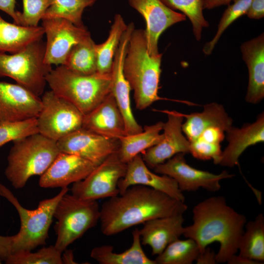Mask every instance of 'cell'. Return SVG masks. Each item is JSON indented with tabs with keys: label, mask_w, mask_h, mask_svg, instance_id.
Returning a JSON list of instances; mask_svg holds the SVG:
<instances>
[{
	"label": "cell",
	"mask_w": 264,
	"mask_h": 264,
	"mask_svg": "<svg viewBox=\"0 0 264 264\" xmlns=\"http://www.w3.org/2000/svg\"><path fill=\"white\" fill-rule=\"evenodd\" d=\"M187 208L184 202L162 192L143 185H132L102 204L100 230L104 235L112 236L151 220L183 214Z\"/></svg>",
	"instance_id": "obj_1"
},
{
	"label": "cell",
	"mask_w": 264,
	"mask_h": 264,
	"mask_svg": "<svg viewBox=\"0 0 264 264\" xmlns=\"http://www.w3.org/2000/svg\"><path fill=\"white\" fill-rule=\"evenodd\" d=\"M247 222L246 217L229 206L223 196H213L193 209V223L184 227L183 236L194 240L200 251L214 242L220 243L217 263H227L236 254Z\"/></svg>",
	"instance_id": "obj_2"
},
{
	"label": "cell",
	"mask_w": 264,
	"mask_h": 264,
	"mask_svg": "<svg viewBox=\"0 0 264 264\" xmlns=\"http://www.w3.org/2000/svg\"><path fill=\"white\" fill-rule=\"evenodd\" d=\"M162 54L149 53L145 31L134 29L123 64V73L133 90L136 108L143 110L161 99L158 95Z\"/></svg>",
	"instance_id": "obj_3"
},
{
	"label": "cell",
	"mask_w": 264,
	"mask_h": 264,
	"mask_svg": "<svg viewBox=\"0 0 264 264\" xmlns=\"http://www.w3.org/2000/svg\"><path fill=\"white\" fill-rule=\"evenodd\" d=\"M13 142L4 174L17 189L22 188L31 177L43 174L61 152L56 141L39 133Z\"/></svg>",
	"instance_id": "obj_4"
},
{
	"label": "cell",
	"mask_w": 264,
	"mask_h": 264,
	"mask_svg": "<svg viewBox=\"0 0 264 264\" xmlns=\"http://www.w3.org/2000/svg\"><path fill=\"white\" fill-rule=\"evenodd\" d=\"M46 81L51 90L72 104L85 115L111 92L112 79L111 73L83 75L60 65L52 68Z\"/></svg>",
	"instance_id": "obj_5"
},
{
	"label": "cell",
	"mask_w": 264,
	"mask_h": 264,
	"mask_svg": "<svg viewBox=\"0 0 264 264\" xmlns=\"http://www.w3.org/2000/svg\"><path fill=\"white\" fill-rule=\"evenodd\" d=\"M68 190L67 187L62 188L55 196L41 200L36 209L30 210L23 207L12 192L0 183V196L15 207L21 221L19 231L13 235L12 253L32 251L39 245L46 244L56 205Z\"/></svg>",
	"instance_id": "obj_6"
},
{
	"label": "cell",
	"mask_w": 264,
	"mask_h": 264,
	"mask_svg": "<svg viewBox=\"0 0 264 264\" xmlns=\"http://www.w3.org/2000/svg\"><path fill=\"white\" fill-rule=\"evenodd\" d=\"M45 48V42L40 39L13 54L0 52V77L10 78L40 97L52 68L44 62Z\"/></svg>",
	"instance_id": "obj_7"
},
{
	"label": "cell",
	"mask_w": 264,
	"mask_h": 264,
	"mask_svg": "<svg viewBox=\"0 0 264 264\" xmlns=\"http://www.w3.org/2000/svg\"><path fill=\"white\" fill-rule=\"evenodd\" d=\"M100 208L97 200H84L66 193L58 201L54 218L57 220L55 247L63 253L99 221Z\"/></svg>",
	"instance_id": "obj_8"
},
{
	"label": "cell",
	"mask_w": 264,
	"mask_h": 264,
	"mask_svg": "<svg viewBox=\"0 0 264 264\" xmlns=\"http://www.w3.org/2000/svg\"><path fill=\"white\" fill-rule=\"evenodd\" d=\"M37 117L39 133L57 141L81 128L84 115L72 104L55 94L44 92Z\"/></svg>",
	"instance_id": "obj_9"
},
{
	"label": "cell",
	"mask_w": 264,
	"mask_h": 264,
	"mask_svg": "<svg viewBox=\"0 0 264 264\" xmlns=\"http://www.w3.org/2000/svg\"><path fill=\"white\" fill-rule=\"evenodd\" d=\"M127 163L117 152L108 156L84 179L72 184L71 194L84 200H97L119 194L118 183L126 172Z\"/></svg>",
	"instance_id": "obj_10"
},
{
	"label": "cell",
	"mask_w": 264,
	"mask_h": 264,
	"mask_svg": "<svg viewBox=\"0 0 264 264\" xmlns=\"http://www.w3.org/2000/svg\"><path fill=\"white\" fill-rule=\"evenodd\" d=\"M185 154H176L154 167V172L173 178L182 192H193L202 188L210 192H216L221 188V180L234 176V175L226 171L215 174L195 168L187 163Z\"/></svg>",
	"instance_id": "obj_11"
},
{
	"label": "cell",
	"mask_w": 264,
	"mask_h": 264,
	"mask_svg": "<svg viewBox=\"0 0 264 264\" xmlns=\"http://www.w3.org/2000/svg\"><path fill=\"white\" fill-rule=\"evenodd\" d=\"M42 21L46 37L44 61L48 65H64L71 48L90 35L86 26H77L64 19Z\"/></svg>",
	"instance_id": "obj_12"
},
{
	"label": "cell",
	"mask_w": 264,
	"mask_h": 264,
	"mask_svg": "<svg viewBox=\"0 0 264 264\" xmlns=\"http://www.w3.org/2000/svg\"><path fill=\"white\" fill-rule=\"evenodd\" d=\"M134 29L133 23H130L121 37L115 52L111 71L112 79L111 92L123 115L126 135L135 134L143 130L133 114L130 101L131 88L123 73L124 61L129 42Z\"/></svg>",
	"instance_id": "obj_13"
},
{
	"label": "cell",
	"mask_w": 264,
	"mask_h": 264,
	"mask_svg": "<svg viewBox=\"0 0 264 264\" xmlns=\"http://www.w3.org/2000/svg\"><path fill=\"white\" fill-rule=\"evenodd\" d=\"M61 152L76 154L96 165L117 152L119 139H110L81 128L57 141Z\"/></svg>",
	"instance_id": "obj_14"
},
{
	"label": "cell",
	"mask_w": 264,
	"mask_h": 264,
	"mask_svg": "<svg viewBox=\"0 0 264 264\" xmlns=\"http://www.w3.org/2000/svg\"><path fill=\"white\" fill-rule=\"evenodd\" d=\"M129 3L145 20L148 50L152 56L159 54L158 41L161 34L169 27L186 19L183 14L169 8L161 0H129Z\"/></svg>",
	"instance_id": "obj_15"
},
{
	"label": "cell",
	"mask_w": 264,
	"mask_h": 264,
	"mask_svg": "<svg viewBox=\"0 0 264 264\" xmlns=\"http://www.w3.org/2000/svg\"><path fill=\"white\" fill-rule=\"evenodd\" d=\"M167 114L168 120L163 124L162 138L156 145L142 153V158L147 166L154 169L176 154L190 152V142L183 135L181 112L175 110H158Z\"/></svg>",
	"instance_id": "obj_16"
},
{
	"label": "cell",
	"mask_w": 264,
	"mask_h": 264,
	"mask_svg": "<svg viewBox=\"0 0 264 264\" xmlns=\"http://www.w3.org/2000/svg\"><path fill=\"white\" fill-rule=\"evenodd\" d=\"M41 98L16 83L0 81V124L37 118Z\"/></svg>",
	"instance_id": "obj_17"
},
{
	"label": "cell",
	"mask_w": 264,
	"mask_h": 264,
	"mask_svg": "<svg viewBox=\"0 0 264 264\" xmlns=\"http://www.w3.org/2000/svg\"><path fill=\"white\" fill-rule=\"evenodd\" d=\"M97 166L76 154L60 152L40 176L39 185L44 188L66 187L85 178Z\"/></svg>",
	"instance_id": "obj_18"
},
{
	"label": "cell",
	"mask_w": 264,
	"mask_h": 264,
	"mask_svg": "<svg viewBox=\"0 0 264 264\" xmlns=\"http://www.w3.org/2000/svg\"><path fill=\"white\" fill-rule=\"evenodd\" d=\"M135 185L147 186L162 192L173 198L184 202L185 197L176 181L165 175H158L151 171L143 160L141 154L136 155L128 163L125 176L119 180V194Z\"/></svg>",
	"instance_id": "obj_19"
},
{
	"label": "cell",
	"mask_w": 264,
	"mask_h": 264,
	"mask_svg": "<svg viewBox=\"0 0 264 264\" xmlns=\"http://www.w3.org/2000/svg\"><path fill=\"white\" fill-rule=\"evenodd\" d=\"M82 128L110 139H119L126 135L123 115L111 92L84 115Z\"/></svg>",
	"instance_id": "obj_20"
},
{
	"label": "cell",
	"mask_w": 264,
	"mask_h": 264,
	"mask_svg": "<svg viewBox=\"0 0 264 264\" xmlns=\"http://www.w3.org/2000/svg\"><path fill=\"white\" fill-rule=\"evenodd\" d=\"M179 214L145 222L139 232L141 244L149 245L153 255H158L173 242L183 235L184 219Z\"/></svg>",
	"instance_id": "obj_21"
},
{
	"label": "cell",
	"mask_w": 264,
	"mask_h": 264,
	"mask_svg": "<svg viewBox=\"0 0 264 264\" xmlns=\"http://www.w3.org/2000/svg\"><path fill=\"white\" fill-rule=\"evenodd\" d=\"M225 132L228 144L222 151L218 164L233 167L238 165L239 157L248 147L264 141V113H260L253 123L241 128L232 126Z\"/></svg>",
	"instance_id": "obj_22"
},
{
	"label": "cell",
	"mask_w": 264,
	"mask_h": 264,
	"mask_svg": "<svg viewBox=\"0 0 264 264\" xmlns=\"http://www.w3.org/2000/svg\"><path fill=\"white\" fill-rule=\"evenodd\" d=\"M241 50L249 74L245 100L257 104L264 97V34L244 42Z\"/></svg>",
	"instance_id": "obj_23"
},
{
	"label": "cell",
	"mask_w": 264,
	"mask_h": 264,
	"mask_svg": "<svg viewBox=\"0 0 264 264\" xmlns=\"http://www.w3.org/2000/svg\"><path fill=\"white\" fill-rule=\"evenodd\" d=\"M203 108L201 112L189 114L181 113L186 118L185 122L182 124V131L190 142L196 140L207 129L216 127L226 132L232 126L233 120L221 105L211 103L204 105Z\"/></svg>",
	"instance_id": "obj_24"
},
{
	"label": "cell",
	"mask_w": 264,
	"mask_h": 264,
	"mask_svg": "<svg viewBox=\"0 0 264 264\" xmlns=\"http://www.w3.org/2000/svg\"><path fill=\"white\" fill-rule=\"evenodd\" d=\"M132 235V245L125 251L115 253L112 245H103L94 247L90 257L100 264H156L142 249L139 229L135 228Z\"/></svg>",
	"instance_id": "obj_25"
},
{
	"label": "cell",
	"mask_w": 264,
	"mask_h": 264,
	"mask_svg": "<svg viewBox=\"0 0 264 264\" xmlns=\"http://www.w3.org/2000/svg\"><path fill=\"white\" fill-rule=\"evenodd\" d=\"M44 35L42 26L28 27L10 23L0 15V52L16 53L30 44L42 39Z\"/></svg>",
	"instance_id": "obj_26"
},
{
	"label": "cell",
	"mask_w": 264,
	"mask_h": 264,
	"mask_svg": "<svg viewBox=\"0 0 264 264\" xmlns=\"http://www.w3.org/2000/svg\"><path fill=\"white\" fill-rule=\"evenodd\" d=\"M163 124L159 121L153 125L145 126L142 132L126 135L119 139L117 154L120 160L128 163L136 155L157 144L162 138L160 132Z\"/></svg>",
	"instance_id": "obj_27"
},
{
	"label": "cell",
	"mask_w": 264,
	"mask_h": 264,
	"mask_svg": "<svg viewBox=\"0 0 264 264\" xmlns=\"http://www.w3.org/2000/svg\"><path fill=\"white\" fill-rule=\"evenodd\" d=\"M239 255L260 264L264 262V217L258 214L246 222L238 244Z\"/></svg>",
	"instance_id": "obj_28"
},
{
	"label": "cell",
	"mask_w": 264,
	"mask_h": 264,
	"mask_svg": "<svg viewBox=\"0 0 264 264\" xmlns=\"http://www.w3.org/2000/svg\"><path fill=\"white\" fill-rule=\"evenodd\" d=\"M127 26L121 15L116 14L107 39L102 44H96L97 72L102 74L111 73L115 52Z\"/></svg>",
	"instance_id": "obj_29"
},
{
	"label": "cell",
	"mask_w": 264,
	"mask_h": 264,
	"mask_svg": "<svg viewBox=\"0 0 264 264\" xmlns=\"http://www.w3.org/2000/svg\"><path fill=\"white\" fill-rule=\"evenodd\" d=\"M95 45L91 36H88L71 48L63 66L80 74L90 75L97 72Z\"/></svg>",
	"instance_id": "obj_30"
},
{
	"label": "cell",
	"mask_w": 264,
	"mask_h": 264,
	"mask_svg": "<svg viewBox=\"0 0 264 264\" xmlns=\"http://www.w3.org/2000/svg\"><path fill=\"white\" fill-rule=\"evenodd\" d=\"M179 239L170 243L154 260L156 264H191L196 261L200 249L193 239Z\"/></svg>",
	"instance_id": "obj_31"
},
{
	"label": "cell",
	"mask_w": 264,
	"mask_h": 264,
	"mask_svg": "<svg viewBox=\"0 0 264 264\" xmlns=\"http://www.w3.org/2000/svg\"><path fill=\"white\" fill-rule=\"evenodd\" d=\"M96 0H52L43 19L62 18L77 26H84L82 21L83 12L87 7L92 6Z\"/></svg>",
	"instance_id": "obj_32"
},
{
	"label": "cell",
	"mask_w": 264,
	"mask_h": 264,
	"mask_svg": "<svg viewBox=\"0 0 264 264\" xmlns=\"http://www.w3.org/2000/svg\"><path fill=\"white\" fill-rule=\"evenodd\" d=\"M169 8L178 10L190 21L194 35L197 41L201 37L203 28L209 26V23L203 14L202 0H161Z\"/></svg>",
	"instance_id": "obj_33"
},
{
	"label": "cell",
	"mask_w": 264,
	"mask_h": 264,
	"mask_svg": "<svg viewBox=\"0 0 264 264\" xmlns=\"http://www.w3.org/2000/svg\"><path fill=\"white\" fill-rule=\"evenodd\" d=\"M62 254L54 245H50L35 252L22 250L12 253L5 262L7 264H63Z\"/></svg>",
	"instance_id": "obj_34"
},
{
	"label": "cell",
	"mask_w": 264,
	"mask_h": 264,
	"mask_svg": "<svg viewBox=\"0 0 264 264\" xmlns=\"http://www.w3.org/2000/svg\"><path fill=\"white\" fill-rule=\"evenodd\" d=\"M252 0H232L228 5L219 23L216 34L213 39L205 43L202 51L206 55L211 54L220 36L226 28L234 21L246 14Z\"/></svg>",
	"instance_id": "obj_35"
},
{
	"label": "cell",
	"mask_w": 264,
	"mask_h": 264,
	"mask_svg": "<svg viewBox=\"0 0 264 264\" xmlns=\"http://www.w3.org/2000/svg\"><path fill=\"white\" fill-rule=\"evenodd\" d=\"M39 133L37 118L0 124V147L10 141Z\"/></svg>",
	"instance_id": "obj_36"
},
{
	"label": "cell",
	"mask_w": 264,
	"mask_h": 264,
	"mask_svg": "<svg viewBox=\"0 0 264 264\" xmlns=\"http://www.w3.org/2000/svg\"><path fill=\"white\" fill-rule=\"evenodd\" d=\"M22 12L18 11L19 25L28 27L39 26L52 0H22Z\"/></svg>",
	"instance_id": "obj_37"
},
{
	"label": "cell",
	"mask_w": 264,
	"mask_h": 264,
	"mask_svg": "<svg viewBox=\"0 0 264 264\" xmlns=\"http://www.w3.org/2000/svg\"><path fill=\"white\" fill-rule=\"evenodd\" d=\"M190 152L193 157L201 160H213L218 164L222 151L220 144L205 142L197 139L190 142Z\"/></svg>",
	"instance_id": "obj_38"
},
{
	"label": "cell",
	"mask_w": 264,
	"mask_h": 264,
	"mask_svg": "<svg viewBox=\"0 0 264 264\" xmlns=\"http://www.w3.org/2000/svg\"><path fill=\"white\" fill-rule=\"evenodd\" d=\"M245 14L251 19L263 18L264 16V0H252Z\"/></svg>",
	"instance_id": "obj_39"
},
{
	"label": "cell",
	"mask_w": 264,
	"mask_h": 264,
	"mask_svg": "<svg viewBox=\"0 0 264 264\" xmlns=\"http://www.w3.org/2000/svg\"><path fill=\"white\" fill-rule=\"evenodd\" d=\"M13 235H0V260L4 262L12 253Z\"/></svg>",
	"instance_id": "obj_40"
},
{
	"label": "cell",
	"mask_w": 264,
	"mask_h": 264,
	"mask_svg": "<svg viewBox=\"0 0 264 264\" xmlns=\"http://www.w3.org/2000/svg\"><path fill=\"white\" fill-rule=\"evenodd\" d=\"M16 0H0V10L6 13L19 25L18 11L15 9Z\"/></svg>",
	"instance_id": "obj_41"
},
{
	"label": "cell",
	"mask_w": 264,
	"mask_h": 264,
	"mask_svg": "<svg viewBox=\"0 0 264 264\" xmlns=\"http://www.w3.org/2000/svg\"><path fill=\"white\" fill-rule=\"evenodd\" d=\"M197 264H217L216 253L207 246L203 251L200 252L197 258Z\"/></svg>",
	"instance_id": "obj_42"
},
{
	"label": "cell",
	"mask_w": 264,
	"mask_h": 264,
	"mask_svg": "<svg viewBox=\"0 0 264 264\" xmlns=\"http://www.w3.org/2000/svg\"><path fill=\"white\" fill-rule=\"evenodd\" d=\"M232 0H202L203 9H211L222 5H228Z\"/></svg>",
	"instance_id": "obj_43"
},
{
	"label": "cell",
	"mask_w": 264,
	"mask_h": 264,
	"mask_svg": "<svg viewBox=\"0 0 264 264\" xmlns=\"http://www.w3.org/2000/svg\"><path fill=\"white\" fill-rule=\"evenodd\" d=\"M227 263L229 264H260L256 261L236 254L233 255Z\"/></svg>",
	"instance_id": "obj_44"
},
{
	"label": "cell",
	"mask_w": 264,
	"mask_h": 264,
	"mask_svg": "<svg viewBox=\"0 0 264 264\" xmlns=\"http://www.w3.org/2000/svg\"><path fill=\"white\" fill-rule=\"evenodd\" d=\"M63 252L64 254L63 255L62 254L63 264H76L74 260V255L72 250L66 249Z\"/></svg>",
	"instance_id": "obj_45"
}]
</instances>
